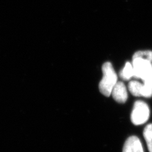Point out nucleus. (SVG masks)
<instances>
[{
  "instance_id": "1",
  "label": "nucleus",
  "mask_w": 152,
  "mask_h": 152,
  "mask_svg": "<svg viewBox=\"0 0 152 152\" xmlns=\"http://www.w3.org/2000/svg\"><path fill=\"white\" fill-rule=\"evenodd\" d=\"M102 72L103 77L99 83V90L103 95L109 96L117 82V76L112 64L109 62L104 64Z\"/></svg>"
},
{
  "instance_id": "9",
  "label": "nucleus",
  "mask_w": 152,
  "mask_h": 152,
  "mask_svg": "<svg viewBox=\"0 0 152 152\" xmlns=\"http://www.w3.org/2000/svg\"><path fill=\"white\" fill-rule=\"evenodd\" d=\"M141 58L152 62V51H139L135 53L133 55L132 58Z\"/></svg>"
},
{
  "instance_id": "7",
  "label": "nucleus",
  "mask_w": 152,
  "mask_h": 152,
  "mask_svg": "<svg viewBox=\"0 0 152 152\" xmlns=\"http://www.w3.org/2000/svg\"><path fill=\"white\" fill-rule=\"evenodd\" d=\"M143 84L139 82L131 81L129 83V90L132 95L135 96H141V92Z\"/></svg>"
},
{
  "instance_id": "6",
  "label": "nucleus",
  "mask_w": 152,
  "mask_h": 152,
  "mask_svg": "<svg viewBox=\"0 0 152 152\" xmlns=\"http://www.w3.org/2000/svg\"><path fill=\"white\" fill-rule=\"evenodd\" d=\"M120 77L124 80H129L134 77V69L132 64L130 62H127L125 67L120 72Z\"/></svg>"
},
{
  "instance_id": "4",
  "label": "nucleus",
  "mask_w": 152,
  "mask_h": 152,
  "mask_svg": "<svg viewBox=\"0 0 152 152\" xmlns=\"http://www.w3.org/2000/svg\"><path fill=\"white\" fill-rule=\"evenodd\" d=\"M114 100L119 103H125L128 98V94L125 84L122 82H117L111 93Z\"/></svg>"
},
{
  "instance_id": "3",
  "label": "nucleus",
  "mask_w": 152,
  "mask_h": 152,
  "mask_svg": "<svg viewBox=\"0 0 152 152\" xmlns=\"http://www.w3.org/2000/svg\"><path fill=\"white\" fill-rule=\"evenodd\" d=\"M150 110L147 104L142 101H137L134 104L131 120L135 125H142L148 120Z\"/></svg>"
},
{
  "instance_id": "8",
  "label": "nucleus",
  "mask_w": 152,
  "mask_h": 152,
  "mask_svg": "<svg viewBox=\"0 0 152 152\" xmlns=\"http://www.w3.org/2000/svg\"><path fill=\"white\" fill-rule=\"evenodd\" d=\"M143 135L147 142L149 152H152V124L147 125L145 127Z\"/></svg>"
},
{
  "instance_id": "2",
  "label": "nucleus",
  "mask_w": 152,
  "mask_h": 152,
  "mask_svg": "<svg viewBox=\"0 0 152 152\" xmlns=\"http://www.w3.org/2000/svg\"><path fill=\"white\" fill-rule=\"evenodd\" d=\"M134 77L140 78L144 81L152 75V62L141 58H132Z\"/></svg>"
},
{
  "instance_id": "5",
  "label": "nucleus",
  "mask_w": 152,
  "mask_h": 152,
  "mask_svg": "<svg viewBox=\"0 0 152 152\" xmlns=\"http://www.w3.org/2000/svg\"><path fill=\"white\" fill-rule=\"evenodd\" d=\"M122 152H144L140 139L137 136L129 137L125 142Z\"/></svg>"
}]
</instances>
